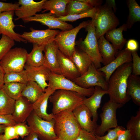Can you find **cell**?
Listing matches in <instances>:
<instances>
[{
	"label": "cell",
	"mask_w": 140,
	"mask_h": 140,
	"mask_svg": "<svg viewBox=\"0 0 140 140\" xmlns=\"http://www.w3.org/2000/svg\"><path fill=\"white\" fill-rule=\"evenodd\" d=\"M48 87L53 90L63 89L76 92L84 97H89L93 93L94 87L85 88L81 87L74 81L62 74L50 72Z\"/></svg>",
	"instance_id": "cell-10"
},
{
	"label": "cell",
	"mask_w": 140,
	"mask_h": 140,
	"mask_svg": "<svg viewBox=\"0 0 140 140\" xmlns=\"http://www.w3.org/2000/svg\"><path fill=\"white\" fill-rule=\"evenodd\" d=\"M117 140H134L129 130L125 129L120 132Z\"/></svg>",
	"instance_id": "cell-47"
},
{
	"label": "cell",
	"mask_w": 140,
	"mask_h": 140,
	"mask_svg": "<svg viewBox=\"0 0 140 140\" xmlns=\"http://www.w3.org/2000/svg\"><path fill=\"white\" fill-rule=\"evenodd\" d=\"M27 123L25 121L17 123L14 125L17 134L22 139L27 136L30 133L29 127Z\"/></svg>",
	"instance_id": "cell-40"
},
{
	"label": "cell",
	"mask_w": 140,
	"mask_h": 140,
	"mask_svg": "<svg viewBox=\"0 0 140 140\" xmlns=\"http://www.w3.org/2000/svg\"><path fill=\"white\" fill-rule=\"evenodd\" d=\"M108 94V90H105L101 87L95 86L93 94L88 98H84L83 103L91 112L93 121L97 122L98 118V109L100 107L103 96Z\"/></svg>",
	"instance_id": "cell-23"
},
{
	"label": "cell",
	"mask_w": 140,
	"mask_h": 140,
	"mask_svg": "<svg viewBox=\"0 0 140 140\" xmlns=\"http://www.w3.org/2000/svg\"><path fill=\"white\" fill-rule=\"evenodd\" d=\"M4 81L5 83L16 82L26 84L28 81L26 71L24 69L20 71L5 73Z\"/></svg>",
	"instance_id": "cell-37"
},
{
	"label": "cell",
	"mask_w": 140,
	"mask_h": 140,
	"mask_svg": "<svg viewBox=\"0 0 140 140\" xmlns=\"http://www.w3.org/2000/svg\"><path fill=\"white\" fill-rule=\"evenodd\" d=\"M128 29L125 24L117 28H115L108 32L105 34V38L117 50H122L125 45L126 43L127 40L124 38L123 32V31H126Z\"/></svg>",
	"instance_id": "cell-25"
},
{
	"label": "cell",
	"mask_w": 140,
	"mask_h": 140,
	"mask_svg": "<svg viewBox=\"0 0 140 140\" xmlns=\"http://www.w3.org/2000/svg\"><path fill=\"white\" fill-rule=\"evenodd\" d=\"M23 140H39L38 136L35 133L32 132L23 139Z\"/></svg>",
	"instance_id": "cell-50"
},
{
	"label": "cell",
	"mask_w": 140,
	"mask_h": 140,
	"mask_svg": "<svg viewBox=\"0 0 140 140\" xmlns=\"http://www.w3.org/2000/svg\"><path fill=\"white\" fill-rule=\"evenodd\" d=\"M16 100L0 90V115L12 114L14 110Z\"/></svg>",
	"instance_id": "cell-33"
},
{
	"label": "cell",
	"mask_w": 140,
	"mask_h": 140,
	"mask_svg": "<svg viewBox=\"0 0 140 140\" xmlns=\"http://www.w3.org/2000/svg\"><path fill=\"white\" fill-rule=\"evenodd\" d=\"M74 140H96L94 132L87 131L81 129L79 133Z\"/></svg>",
	"instance_id": "cell-43"
},
{
	"label": "cell",
	"mask_w": 140,
	"mask_h": 140,
	"mask_svg": "<svg viewBox=\"0 0 140 140\" xmlns=\"http://www.w3.org/2000/svg\"><path fill=\"white\" fill-rule=\"evenodd\" d=\"M88 20L83 21L71 29L60 31L54 39L58 49L71 59L75 50V39L80 30L85 28Z\"/></svg>",
	"instance_id": "cell-6"
},
{
	"label": "cell",
	"mask_w": 140,
	"mask_h": 140,
	"mask_svg": "<svg viewBox=\"0 0 140 140\" xmlns=\"http://www.w3.org/2000/svg\"><path fill=\"white\" fill-rule=\"evenodd\" d=\"M26 84L20 82L5 83L2 89L10 97L16 100L20 96Z\"/></svg>",
	"instance_id": "cell-34"
},
{
	"label": "cell",
	"mask_w": 140,
	"mask_h": 140,
	"mask_svg": "<svg viewBox=\"0 0 140 140\" xmlns=\"http://www.w3.org/2000/svg\"><path fill=\"white\" fill-rule=\"evenodd\" d=\"M93 8L82 0H69L66 5V12L67 15L79 14L86 12Z\"/></svg>",
	"instance_id": "cell-32"
},
{
	"label": "cell",
	"mask_w": 140,
	"mask_h": 140,
	"mask_svg": "<svg viewBox=\"0 0 140 140\" xmlns=\"http://www.w3.org/2000/svg\"><path fill=\"white\" fill-rule=\"evenodd\" d=\"M87 34L84 40L82 38L75 42L79 48L85 52L89 57L95 68L101 67L102 59L99 51L97 39L93 19L88 20L85 28Z\"/></svg>",
	"instance_id": "cell-4"
},
{
	"label": "cell",
	"mask_w": 140,
	"mask_h": 140,
	"mask_svg": "<svg viewBox=\"0 0 140 140\" xmlns=\"http://www.w3.org/2000/svg\"><path fill=\"white\" fill-rule=\"evenodd\" d=\"M4 133V136L6 140L17 139L19 137L16 132L14 125L6 126Z\"/></svg>",
	"instance_id": "cell-42"
},
{
	"label": "cell",
	"mask_w": 140,
	"mask_h": 140,
	"mask_svg": "<svg viewBox=\"0 0 140 140\" xmlns=\"http://www.w3.org/2000/svg\"><path fill=\"white\" fill-rule=\"evenodd\" d=\"M19 6L18 3H13L0 1V13L11 10L15 11L18 9Z\"/></svg>",
	"instance_id": "cell-44"
},
{
	"label": "cell",
	"mask_w": 140,
	"mask_h": 140,
	"mask_svg": "<svg viewBox=\"0 0 140 140\" xmlns=\"http://www.w3.org/2000/svg\"><path fill=\"white\" fill-rule=\"evenodd\" d=\"M15 11L11 10L0 13V35H5L14 41L26 43L27 41L22 38L21 34L14 31L16 26L13 20Z\"/></svg>",
	"instance_id": "cell-14"
},
{
	"label": "cell",
	"mask_w": 140,
	"mask_h": 140,
	"mask_svg": "<svg viewBox=\"0 0 140 140\" xmlns=\"http://www.w3.org/2000/svg\"><path fill=\"white\" fill-rule=\"evenodd\" d=\"M81 75L85 73L93 63L88 55L80 49L76 48L71 58Z\"/></svg>",
	"instance_id": "cell-26"
},
{
	"label": "cell",
	"mask_w": 140,
	"mask_h": 140,
	"mask_svg": "<svg viewBox=\"0 0 140 140\" xmlns=\"http://www.w3.org/2000/svg\"><path fill=\"white\" fill-rule=\"evenodd\" d=\"M139 47L138 43L136 40L134 39H130L127 41L125 48L132 52L137 51Z\"/></svg>",
	"instance_id": "cell-46"
},
{
	"label": "cell",
	"mask_w": 140,
	"mask_h": 140,
	"mask_svg": "<svg viewBox=\"0 0 140 140\" xmlns=\"http://www.w3.org/2000/svg\"><path fill=\"white\" fill-rule=\"evenodd\" d=\"M31 31L24 32L21 37L30 43L39 45H44L54 41L56 36L59 32V30L50 29L38 30L30 28Z\"/></svg>",
	"instance_id": "cell-12"
},
{
	"label": "cell",
	"mask_w": 140,
	"mask_h": 140,
	"mask_svg": "<svg viewBox=\"0 0 140 140\" xmlns=\"http://www.w3.org/2000/svg\"><path fill=\"white\" fill-rule=\"evenodd\" d=\"M125 129L123 126L118 125L113 129L108 130L107 134L105 135L101 136L95 135L96 140H117L120 132Z\"/></svg>",
	"instance_id": "cell-39"
},
{
	"label": "cell",
	"mask_w": 140,
	"mask_h": 140,
	"mask_svg": "<svg viewBox=\"0 0 140 140\" xmlns=\"http://www.w3.org/2000/svg\"><path fill=\"white\" fill-rule=\"evenodd\" d=\"M6 126L4 125H0V135L4 133V129Z\"/></svg>",
	"instance_id": "cell-52"
},
{
	"label": "cell",
	"mask_w": 140,
	"mask_h": 140,
	"mask_svg": "<svg viewBox=\"0 0 140 140\" xmlns=\"http://www.w3.org/2000/svg\"><path fill=\"white\" fill-rule=\"evenodd\" d=\"M127 130L130 131L134 140H140V108L135 116H132L126 125Z\"/></svg>",
	"instance_id": "cell-35"
},
{
	"label": "cell",
	"mask_w": 140,
	"mask_h": 140,
	"mask_svg": "<svg viewBox=\"0 0 140 140\" xmlns=\"http://www.w3.org/2000/svg\"><path fill=\"white\" fill-rule=\"evenodd\" d=\"M85 97L75 92L56 90L49 98L52 105V113L54 115L64 110L73 111L76 107L83 103Z\"/></svg>",
	"instance_id": "cell-3"
},
{
	"label": "cell",
	"mask_w": 140,
	"mask_h": 140,
	"mask_svg": "<svg viewBox=\"0 0 140 140\" xmlns=\"http://www.w3.org/2000/svg\"><path fill=\"white\" fill-rule=\"evenodd\" d=\"M44 92L36 82L28 81L22 91L21 96L25 97L33 104Z\"/></svg>",
	"instance_id": "cell-30"
},
{
	"label": "cell",
	"mask_w": 140,
	"mask_h": 140,
	"mask_svg": "<svg viewBox=\"0 0 140 140\" xmlns=\"http://www.w3.org/2000/svg\"><path fill=\"white\" fill-rule=\"evenodd\" d=\"M24 23L35 21L47 26L50 29H59L62 31L69 30L73 28L71 24L59 20L55 15L49 12L36 14L34 16L22 19Z\"/></svg>",
	"instance_id": "cell-13"
},
{
	"label": "cell",
	"mask_w": 140,
	"mask_h": 140,
	"mask_svg": "<svg viewBox=\"0 0 140 140\" xmlns=\"http://www.w3.org/2000/svg\"><path fill=\"white\" fill-rule=\"evenodd\" d=\"M85 2L91 5L93 7H95L102 5L103 1L102 0H82Z\"/></svg>",
	"instance_id": "cell-48"
},
{
	"label": "cell",
	"mask_w": 140,
	"mask_h": 140,
	"mask_svg": "<svg viewBox=\"0 0 140 140\" xmlns=\"http://www.w3.org/2000/svg\"><path fill=\"white\" fill-rule=\"evenodd\" d=\"M69 1V0H46L43 6L44 10L42 12L49 11L57 17L65 16L67 15L66 6Z\"/></svg>",
	"instance_id": "cell-27"
},
{
	"label": "cell",
	"mask_w": 140,
	"mask_h": 140,
	"mask_svg": "<svg viewBox=\"0 0 140 140\" xmlns=\"http://www.w3.org/2000/svg\"><path fill=\"white\" fill-rule=\"evenodd\" d=\"M55 91L48 87L44 93L32 104L33 111L38 117L48 121L52 120L54 117L52 113L47 112L48 101L50 96Z\"/></svg>",
	"instance_id": "cell-19"
},
{
	"label": "cell",
	"mask_w": 140,
	"mask_h": 140,
	"mask_svg": "<svg viewBox=\"0 0 140 140\" xmlns=\"http://www.w3.org/2000/svg\"><path fill=\"white\" fill-rule=\"evenodd\" d=\"M123 105L110 100L104 103L102 108V112L100 115L101 124L98 125L94 132L95 135L103 136L108 130L118 125L116 118V110Z\"/></svg>",
	"instance_id": "cell-8"
},
{
	"label": "cell",
	"mask_w": 140,
	"mask_h": 140,
	"mask_svg": "<svg viewBox=\"0 0 140 140\" xmlns=\"http://www.w3.org/2000/svg\"><path fill=\"white\" fill-rule=\"evenodd\" d=\"M28 53L25 48L16 47L10 49L0 61L5 73L22 71L24 69Z\"/></svg>",
	"instance_id": "cell-9"
},
{
	"label": "cell",
	"mask_w": 140,
	"mask_h": 140,
	"mask_svg": "<svg viewBox=\"0 0 140 140\" xmlns=\"http://www.w3.org/2000/svg\"><path fill=\"white\" fill-rule=\"evenodd\" d=\"M33 47L31 52L27 54L26 64L33 67L43 65L44 56L43 53L45 45L33 44Z\"/></svg>",
	"instance_id": "cell-29"
},
{
	"label": "cell",
	"mask_w": 140,
	"mask_h": 140,
	"mask_svg": "<svg viewBox=\"0 0 140 140\" xmlns=\"http://www.w3.org/2000/svg\"><path fill=\"white\" fill-rule=\"evenodd\" d=\"M93 19L97 40L107 32L116 28L120 24L119 19L112 9L106 3L100 6Z\"/></svg>",
	"instance_id": "cell-5"
},
{
	"label": "cell",
	"mask_w": 140,
	"mask_h": 140,
	"mask_svg": "<svg viewBox=\"0 0 140 140\" xmlns=\"http://www.w3.org/2000/svg\"><path fill=\"white\" fill-rule=\"evenodd\" d=\"M72 81L84 88L97 86L105 90H108V83L106 80L104 73L98 71L93 63L85 73Z\"/></svg>",
	"instance_id": "cell-11"
},
{
	"label": "cell",
	"mask_w": 140,
	"mask_h": 140,
	"mask_svg": "<svg viewBox=\"0 0 140 140\" xmlns=\"http://www.w3.org/2000/svg\"><path fill=\"white\" fill-rule=\"evenodd\" d=\"M126 2L129 14L125 24L130 29L135 23L140 21V6L135 0H127Z\"/></svg>",
	"instance_id": "cell-31"
},
{
	"label": "cell",
	"mask_w": 140,
	"mask_h": 140,
	"mask_svg": "<svg viewBox=\"0 0 140 140\" xmlns=\"http://www.w3.org/2000/svg\"><path fill=\"white\" fill-rule=\"evenodd\" d=\"M57 59L61 74L73 80L81 75L72 60L58 49L57 53Z\"/></svg>",
	"instance_id": "cell-20"
},
{
	"label": "cell",
	"mask_w": 140,
	"mask_h": 140,
	"mask_svg": "<svg viewBox=\"0 0 140 140\" xmlns=\"http://www.w3.org/2000/svg\"><path fill=\"white\" fill-rule=\"evenodd\" d=\"M14 45V40L5 35L2 34L0 39V61Z\"/></svg>",
	"instance_id": "cell-38"
},
{
	"label": "cell",
	"mask_w": 140,
	"mask_h": 140,
	"mask_svg": "<svg viewBox=\"0 0 140 140\" xmlns=\"http://www.w3.org/2000/svg\"><path fill=\"white\" fill-rule=\"evenodd\" d=\"M30 132L35 133L41 140H54L57 137L55 134L53 118L50 121L37 116L33 111L26 120Z\"/></svg>",
	"instance_id": "cell-7"
},
{
	"label": "cell",
	"mask_w": 140,
	"mask_h": 140,
	"mask_svg": "<svg viewBox=\"0 0 140 140\" xmlns=\"http://www.w3.org/2000/svg\"><path fill=\"white\" fill-rule=\"evenodd\" d=\"M106 3H107L112 9L114 12H116L117 8L115 1L114 0H106Z\"/></svg>",
	"instance_id": "cell-51"
},
{
	"label": "cell",
	"mask_w": 140,
	"mask_h": 140,
	"mask_svg": "<svg viewBox=\"0 0 140 140\" xmlns=\"http://www.w3.org/2000/svg\"><path fill=\"white\" fill-rule=\"evenodd\" d=\"M17 123L13 120L12 114L0 115V125L14 126Z\"/></svg>",
	"instance_id": "cell-45"
},
{
	"label": "cell",
	"mask_w": 140,
	"mask_h": 140,
	"mask_svg": "<svg viewBox=\"0 0 140 140\" xmlns=\"http://www.w3.org/2000/svg\"><path fill=\"white\" fill-rule=\"evenodd\" d=\"M132 74L135 76L140 75V58L137 51L132 52Z\"/></svg>",
	"instance_id": "cell-41"
},
{
	"label": "cell",
	"mask_w": 140,
	"mask_h": 140,
	"mask_svg": "<svg viewBox=\"0 0 140 140\" xmlns=\"http://www.w3.org/2000/svg\"><path fill=\"white\" fill-rule=\"evenodd\" d=\"M132 71V62H131L121 65L113 73L108 82L110 100L124 105L131 99L127 91L128 79Z\"/></svg>",
	"instance_id": "cell-1"
},
{
	"label": "cell",
	"mask_w": 140,
	"mask_h": 140,
	"mask_svg": "<svg viewBox=\"0 0 140 140\" xmlns=\"http://www.w3.org/2000/svg\"><path fill=\"white\" fill-rule=\"evenodd\" d=\"M0 140H6L3 134H2L0 135Z\"/></svg>",
	"instance_id": "cell-53"
},
{
	"label": "cell",
	"mask_w": 140,
	"mask_h": 140,
	"mask_svg": "<svg viewBox=\"0 0 140 140\" xmlns=\"http://www.w3.org/2000/svg\"><path fill=\"white\" fill-rule=\"evenodd\" d=\"M46 0L36 2L33 0H19L18 3L20 6L15 10V13L17 18L15 20H18L34 16L37 12L43 9V6Z\"/></svg>",
	"instance_id": "cell-18"
},
{
	"label": "cell",
	"mask_w": 140,
	"mask_h": 140,
	"mask_svg": "<svg viewBox=\"0 0 140 140\" xmlns=\"http://www.w3.org/2000/svg\"><path fill=\"white\" fill-rule=\"evenodd\" d=\"M98 48L104 66L111 62L115 58V56L119 51L107 40L104 36L97 40Z\"/></svg>",
	"instance_id": "cell-24"
},
{
	"label": "cell",
	"mask_w": 140,
	"mask_h": 140,
	"mask_svg": "<svg viewBox=\"0 0 140 140\" xmlns=\"http://www.w3.org/2000/svg\"><path fill=\"white\" fill-rule=\"evenodd\" d=\"M131 52L126 48L119 50L114 60L108 64L97 69L104 73L108 83L111 76L117 69L125 64L132 62Z\"/></svg>",
	"instance_id": "cell-15"
},
{
	"label": "cell",
	"mask_w": 140,
	"mask_h": 140,
	"mask_svg": "<svg viewBox=\"0 0 140 140\" xmlns=\"http://www.w3.org/2000/svg\"><path fill=\"white\" fill-rule=\"evenodd\" d=\"M58 49L54 41L46 45L44 53L43 65L52 72L61 74L58 63L57 53Z\"/></svg>",
	"instance_id": "cell-21"
},
{
	"label": "cell",
	"mask_w": 140,
	"mask_h": 140,
	"mask_svg": "<svg viewBox=\"0 0 140 140\" xmlns=\"http://www.w3.org/2000/svg\"><path fill=\"white\" fill-rule=\"evenodd\" d=\"M26 71L28 81L36 82L44 92L48 85L49 76L51 71L43 65L33 67L25 64L24 68Z\"/></svg>",
	"instance_id": "cell-16"
},
{
	"label": "cell",
	"mask_w": 140,
	"mask_h": 140,
	"mask_svg": "<svg viewBox=\"0 0 140 140\" xmlns=\"http://www.w3.org/2000/svg\"><path fill=\"white\" fill-rule=\"evenodd\" d=\"M5 74L3 69L0 66V90L2 89L5 84L4 77Z\"/></svg>",
	"instance_id": "cell-49"
},
{
	"label": "cell",
	"mask_w": 140,
	"mask_h": 140,
	"mask_svg": "<svg viewBox=\"0 0 140 140\" xmlns=\"http://www.w3.org/2000/svg\"><path fill=\"white\" fill-rule=\"evenodd\" d=\"M100 6L94 7L90 10L82 13L68 15L64 16L58 17L57 18L60 20L65 22H73L79 19L87 17L94 19L96 17Z\"/></svg>",
	"instance_id": "cell-36"
},
{
	"label": "cell",
	"mask_w": 140,
	"mask_h": 140,
	"mask_svg": "<svg viewBox=\"0 0 140 140\" xmlns=\"http://www.w3.org/2000/svg\"><path fill=\"white\" fill-rule=\"evenodd\" d=\"M33 111L32 104L25 97L20 96L16 100L14 110L12 115L16 123L23 122L26 121Z\"/></svg>",
	"instance_id": "cell-22"
},
{
	"label": "cell",
	"mask_w": 140,
	"mask_h": 140,
	"mask_svg": "<svg viewBox=\"0 0 140 140\" xmlns=\"http://www.w3.org/2000/svg\"><path fill=\"white\" fill-rule=\"evenodd\" d=\"M127 93L134 102L140 106V77L131 74L128 81Z\"/></svg>",
	"instance_id": "cell-28"
},
{
	"label": "cell",
	"mask_w": 140,
	"mask_h": 140,
	"mask_svg": "<svg viewBox=\"0 0 140 140\" xmlns=\"http://www.w3.org/2000/svg\"><path fill=\"white\" fill-rule=\"evenodd\" d=\"M73 112L82 129L89 132H94L98 125L92 120V115L88 108L83 103L74 109Z\"/></svg>",
	"instance_id": "cell-17"
},
{
	"label": "cell",
	"mask_w": 140,
	"mask_h": 140,
	"mask_svg": "<svg viewBox=\"0 0 140 140\" xmlns=\"http://www.w3.org/2000/svg\"><path fill=\"white\" fill-rule=\"evenodd\" d=\"M54 130L57 137L62 140H74L81 128L73 111L64 110L54 115Z\"/></svg>",
	"instance_id": "cell-2"
},
{
	"label": "cell",
	"mask_w": 140,
	"mask_h": 140,
	"mask_svg": "<svg viewBox=\"0 0 140 140\" xmlns=\"http://www.w3.org/2000/svg\"><path fill=\"white\" fill-rule=\"evenodd\" d=\"M54 140H62L60 139L57 137L56 138L54 139Z\"/></svg>",
	"instance_id": "cell-54"
}]
</instances>
